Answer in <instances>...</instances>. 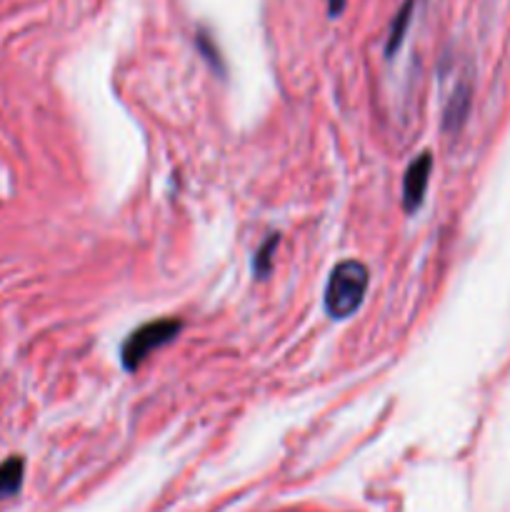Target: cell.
Here are the masks:
<instances>
[{
    "label": "cell",
    "instance_id": "obj_6",
    "mask_svg": "<svg viewBox=\"0 0 510 512\" xmlns=\"http://www.w3.org/2000/svg\"><path fill=\"white\" fill-rule=\"evenodd\" d=\"M410 15H413V0H405L403 8H400L398 15H395L393 28H390L388 45H385V53H388V55H393L395 50L400 48V43H403L405 30H408V25H410Z\"/></svg>",
    "mask_w": 510,
    "mask_h": 512
},
{
    "label": "cell",
    "instance_id": "obj_8",
    "mask_svg": "<svg viewBox=\"0 0 510 512\" xmlns=\"http://www.w3.org/2000/svg\"><path fill=\"white\" fill-rule=\"evenodd\" d=\"M198 48H200V53L205 55V58L210 60V65H218V70L220 73H223V63H220V53H218V48H215L213 45V40L208 38V33H200L198 35Z\"/></svg>",
    "mask_w": 510,
    "mask_h": 512
},
{
    "label": "cell",
    "instance_id": "obj_7",
    "mask_svg": "<svg viewBox=\"0 0 510 512\" xmlns=\"http://www.w3.org/2000/svg\"><path fill=\"white\" fill-rule=\"evenodd\" d=\"M278 243H280L278 235H270V238L260 245L258 253H255L253 268H255V273H258V278H265V275H268L270 263H273V253H275V248H278Z\"/></svg>",
    "mask_w": 510,
    "mask_h": 512
},
{
    "label": "cell",
    "instance_id": "obj_3",
    "mask_svg": "<svg viewBox=\"0 0 510 512\" xmlns=\"http://www.w3.org/2000/svg\"><path fill=\"white\" fill-rule=\"evenodd\" d=\"M453 85L445 90V103H443V128L448 133H458L463 128L465 118L470 110V93H473V83H470L468 73H453Z\"/></svg>",
    "mask_w": 510,
    "mask_h": 512
},
{
    "label": "cell",
    "instance_id": "obj_5",
    "mask_svg": "<svg viewBox=\"0 0 510 512\" xmlns=\"http://www.w3.org/2000/svg\"><path fill=\"white\" fill-rule=\"evenodd\" d=\"M23 485V460L10 458L0 463V498H10Z\"/></svg>",
    "mask_w": 510,
    "mask_h": 512
},
{
    "label": "cell",
    "instance_id": "obj_9",
    "mask_svg": "<svg viewBox=\"0 0 510 512\" xmlns=\"http://www.w3.org/2000/svg\"><path fill=\"white\" fill-rule=\"evenodd\" d=\"M343 8H345V0H328V13L333 15V18L343 13Z\"/></svg>",
    "mask_w": 510,
    "mask_h": 512
},
{
    "label": "cell",
    "instance_id": "obj_4",
    "mask_svg": "<svg viewBox=\"0 0 510 512\" xmlns=\"http://www.w3.org/2000/svg\"><path fill=\"white\" fill-rule=\"evenodd\" d=\"M430 168H433V155L420 153L413 163L408 165L403 178V208L408 213H415V210L423 205L425 190H428L430 180Z\"/></svg>",
    "mask_w": 510,
    "mask_h": 512
},
{
    "label": "cell",
    "instance_id": "obj_2",
    "mask_svg": "<svg viewBox=\"0 0 510 512\" xmlns=\"http://www.w3.org/2000/svg\"><path fill=\"white\" fill-rule=\"evenodd\" d=\"M183 330V323L175 318H163L155 320V323L143 325V328L133 330L128 335V340L120 348V360H123L125 370H138L143 365V360L148 358L153 350L163 348L170 340L178 338V333Z\"/></svg>",
    "mask_w": 510,
    "mask_h": 512
},
{
    "label": "cell",
    "instance_id": "obj_1",
    "mask_svg": "<svg viewBox=\"0 0 510 512\" xmlns=\"http://www.w3.org/2000/svg\"><path fill=\"white\" fill-rule=\"evenodd\" d=\"M368 290V268L358 260H343L330 273L325 285V310L330 318L343 320L360 308Z\"/></svg>",
    "mask_w": 510,
    "mask_h": 512
}]
</instances>
